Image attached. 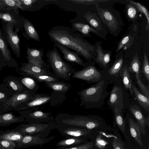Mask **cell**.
Returning a JSON list of instances; mask_svg holds the SVG:
<instances>
[{
  "instance_id": "ab89813d",
  "label": "cell",
  "mask_w": 149,
  "mask_h": 149,
  "mask_svg": "<svg viewBox=\"0 0 149 149\" xmlns=\"http://www.w3.org/2000/svg\"><path fill=\"white\" fill-rule=\"evenodd\" d=\"M128 1L130 3L133 4L139 11L145 15L147 20V24L146 27V30L148 31L149 30V13L147 9L144 6L139 3L131 0Z\"/></svg>"
},
{
  "instance_id": "484cf974",
  "label": "cell",
  "mask_w": 149,
  "mask_h": 149,
  "mask_svg": "<svg viewBox=\"0 0 149 149\" xmlns=\"http://www.w3.org/2000/svg\"><path fill=\"white\" fill-rule=\"evenodd\" d=\"M128 67L127 64L124 66L119 74V77H120L121 78V80L124 87L127 91H129L132 97L135 99L132 90L133 84L132 80Z\"/></svg>"
},
{
  "instance_id": "681fc988",
  "label": "cell",
  "mask_w": 149,
  "mask_h": 149,
  "mask_svg": "<svg viewBox=\"0 0 149 149\" xmlns=\"http://www.w3.org/2000/svg\"><path fill=\"white\" fill-rule=\"evenodd\" d=\"M112 144L113 149H124L123 145L118 142L115 138H113Z\"/></svg>"
},
{
  "instance_id": "8992f818",
  "label": "cell",
  "mask_w": 149,
  "mask_h": 149,
  "mask_svg": "<svg viewBox=\"0 0 149 149\" xmlns=\"http://www.w3.org/2000/svg\"><path fill=\"white\" fill-rule=\"evenodd\" d=\"M72 77L85 81L87 83H96L103 80H111L115 82L108 75L106 70L98 69L93 61L88 62L82 69L75 71Z\"/></svg>"
},
{
  "instance_id": "7dc6e473",
  "label": "cell",
  "mask_w": 149,
  "mask_h": 149,
  "mask_svg": "<svg viewBox=\"0 0 149 149\" xmlns=\"http://www.w3.org/2000/svg\"><path fill=\"white\" fill-rule=\"evenodd\" d=\"M20 8L22 10H26L31 7L34 3L37 1L36 0H19Z\"/></svg>"
},
{
  "instance_id": "4316f807",
  "label": "cell",
  "mask_w": 149,
  "mask_h": 149,
  "mask_svg": "<svg viewBox=\"0 0 149 149\" xmlns=\"http://www.w3.org/2000/svg\"><path fill=\"white\" fill-rule=\"evenodd\" d=\"M21 17L25 31L23 33V36L28 39L31 38L37 41H39V35L32 23L23 16Z\"/></svg>"
},
{
  "instance_id": "b9f144b4",
  "label": "cell",
  "mask_w": 149,
  "mask_h": 149,
  "mask_svg": "<svg viewBox=\"0 0 149 149\" xmlns=\"http://www.w3.org/2000/svg\"><path fill=\"white\" fill-rule=\"evenodd\" d=\"M141 72L144 75L148 82H149V63L146 53L144 54L143 66Z\"/></svg>"
},
{
  "instance_id": "83f0119b",
  "label": "cell",
  "mask_w": 149,
  "mask_h": 149,
  "mask_svg": "<svg viewBox=\"0 0 149 149\" xmlns=\"http://www.w3.org/2000/svg\"><path fill=\"white\" fill-rule=\"evenodd\" d=\"M25 135L15 129L0 131V139L13 141L16 143L21 140Z\"/></svg>"
},
{
  "instance_id": "7a4b0ae2",
  "label": "cell",
  "mask_w": 149,
  "mask_h": 149,
  "mask_svg": "<svg viewBox=\"0 0 149 149\" xmlns=\"http://www.w3.org/2000/svg\"><path fill=\"white\" fill-rule=\"evenodd\" d=\"M113 82L111 80H102L78 92L81 100L80 106L87 109L102 106L110 93L107 90V86Z\"/></svg>"
},
{
  "instance_id": "ffe728a7",
  "label": "cell",
  "mask_w": 149,
  "mask_h": 149,
  "mask_svg": "<svg viewBox=\"0 0 149 149\" xmlns=\"http://www.w3.org/2000/svg\"><path fill=\"white\" fill-rule=\"evenodd\" d=\"M36 93H31L27 91L16 93L10 97L4 103L12 110L19 104L33 98Z\"/></svg>"
},
{
  "instance_id": "d4e9b609",
  "label": "cell",
  "mask_w": 149,
  "mask_h": 149,
  "mask_svg": "<svg viewBox=\"0 0 149 149\" xmlns=\"http://www.w3.org/2000/svg\"><path fill=\"white\" fill-rule=\"evenodd\" d=\"M25 121L23 116H16L12 112L0 114V127L9 126L12 124L21 123Z\"/></svg>"
},
{
  "instance_id": "277c9868",
  "label": "cell",
  "mask_w": 149,
  "mask_h": 149,
  "mask_svg": "<svg viewBox=\"0 0 149 149\" xmlns=\"http://www.w3.org/2000/svg\"><path fill=\"white\" fill-rule=\"evenodd\" d=\"M114 83L110 92L107 105L112 111L116 109L123 115L131 105L129 96L120 77Z\"/></svg>"
},
{
  "instance_id": "d590c367",
  "label": "cell",
  "mask_w": 149,
  "mask_h": 149,
  "mask_svg": "<svg viewBox=\"0 0 149 149\" xmlns=\"http://www.w3.org/2000/svg\"><path fill=\"white\" fill-rule=\"evenodd\" d=\"M20 8L19 0H0V9L8 11Z\"/></svg>"
},
{
  "instance_id": "f35d334b",
  "label": "cell",
  "mask_w": 149,
  "mask_h": 149,
  "mask_svg": "<svg viewBox=\"0 0 149 149\" xmlns=\"http://www.w3.org/2000/svg\"><path fill=\"white\" fill-rule=\"evenodd\" d=\"M14 94L4 84H0V103H4Z\"/></svg>"
},
{
  "instance_id": "603a6c76",
  "label": "cell",
  "mask_w": 149,
  "mask_h": 149,
  "mask_svg": "<svg viewBox=\"0 0 149 149\" xmlns=\"http://www.w3.org/2000/svg\"><path fill=\"white\" fill-rule=\"evenodd\" d=\"M129 109L137 120L142 133L145 134V127L146 125L149 126V116L145 117L143 115L140 108L136 104H131Z\"/></svg>"
},
{
  "instance_id": "5bb4252c",
  "label": "cell",
  "mask_w": 149,
  "mask_h": 149,
  "mask_svg": "<svg viewBox=\"0 0 149 149\" xmlns=\"http://www.w3.org/2000/svg\"><path fill=\"white\" fill-rule=\"evenodd\" d=\"M16 71L19 74L24 76H30L32 75L54 74L46 68L28 63H23L20 66L16 68Z\"/></svg>"
},
{
  "instance_id": "52a82bcc",
  "label": "cell",
  "mask_w": 149,
  "mask_h": 149,
  "mask_svg": "<svg viewBox=\"0 0 149 149\" xmlns=\"http://www.w3.org/2000/svg\"><path fill=\"white\" fill-rule=\"evenodd\" d=\"M56 124L54 122L40 123H21L15 129L25 135L47 138L51 131L56 129Z\"/></svg>"
},
{
  "instance_id": "ac0fdd59",
  "label": "cell",
  "mask_w": 149,
  "mask_h": 149,
  "mask_svg": "<svg viewBox=\"0 0 149 149\" xmlns=\"http://www.w3.org/2000/svg\"><path fill=\"white\" fill-rule=\"evenodd\" d=\"M0 19L13 24L17 33L23 27L22 19L17 10H12L5 13H0Z\"/></svg>"
},
{
  "instance_id": "bcb514c9",
  "label": "cell",
  "mask_w": 149,
  "mask_h": 149,
  "mask_svg": "<svg viewBox=\"0 0 149 149\" xmlns=\"http://www.w3.org/2000/svg\"><path fill=\"white\" fill-rule=\"evenodd\" d=\"M127 13L130 18L132 19L135 18L137 15V10L135 7L132 4H128Z\"/></svg>"
},
{
  "instance_id": "44dd1931",
  "label": "cell",
  "mask_w": 149,
  "mask_h": 149,
  "mask_svg": "<svg viewBox=\"0 0 149 149\" xmlns=\"http://www.w3.org/2000/svg\"><path fill=\"white\" fill-rule=\"evenodd\" d=\"M54 47H57L63 54V57L67 61L76 63L83 67L87 64L88 62H84L83 60L74 52L71 51L67 48L56 42H54Z\"/></svg>"
},
{
  "instance_id": "f1b7e54d",
  "label": "cell",
  "mask_w": 149,
  "mask_h": 149,
  "mask_svg": "<svg viewBox=\"0 0 149 149\" xmlns=\"http://www.w3.org/2000/svg\"><path fill=\"white\" fill-rule=\"evenodd\" d=\"M72 29L74 31H78L84 36L89 37L90 33L92 32L96 35H99L98 32L93 27L85 24L77 22L73 23Z\"/></svg>"
},
{
  "instance_id": "2e32d148",
  "label": "cell",
  "mask_w": 149,
  "mask_h": 149,
  "mask_svg": "<svg viewBox=\"0 0 149 149\" xmlns=\"http://www.w3.org/2000/svg\"><path fill=\"white\" fill-rule=\"evenodd\" d=\"M44 49H39L27 47L26 58L28 63L49 70V66L42 59Z\"/></svg>"
},
{
  "instance_id": "7402d4cb",
  "label": "cell",
  "mask_w": 149,
  "mask_h": 149,
  "mask_svg": "<svg viewBox=\"0 0 149 149\" xmlns=\"http://www.w3.org/2000/svg\"><path fill=\"white\" fill-rule=\"evenodd\" d=\"M95 5L98 14L103 22L110 30H116L118 28V23L113 15L108 10L100 8L97 3Z\"/></svg>"
},
{
  "instance_id": "3957f363",
  "label": "cell",
  "mask_w": 149,
  "mask_h": 149,
  "mask_svg": "<svg viewBox=\"0 0 149 149\" xmlns=\"http://www.w3.org/2000/svg\"><path fill=\"white\" fill-rule=\"evenodd\" d=\"M57 124L85 128L90 130L98 127L101 125V120L93 115H72L61 113L54 118Z\"/></svg>"
},
{
  "instance_id": "d6986e66",
  "label": "cell",
  "mask_w": 149,
  "mask_h": 149,
  "mask_svg": "<svg viewBox=\"0 0 149 149\" xmlns=\"http://www.w3.org/2000/svg\"><path fill=\"white\" fill-rule=\"evenodd\" d=\"M0 50L4 58L6 65L11 68H15L19 66L16 61L12 56L11 51L8 48V44L4 38L0 26Z\"/></svg>"
},
{
  "instance_id": "7c38bea8",
  "label": "cell",
  "mask_w": 149,
  "mask_h": 149,
  "mask_svg": "<svg viewBox=\"0 0 149 149\" xmlns=\"http://www.w3.org/2000/svg\"><path fill=\"white\" fill-rule=\"evenodd\" d=\"M101 42H97L94 45L97 55L93 59V61L99 65L102 70H107L112 65L111 57L112 51H106L101 46Z\"/></svg>"
},
{
  "instance_id": "4dcf8cb0",
  "label": "cell",
  "mask_w": 149,
  "mask_h": 149,
  "mask_svg": "<svg viewBox=\"0 0 149 149\" xmlns=\"http://www.w3.org/2000/svg\"><path fill=\"white\" fill-rule=\"evenodd\" d=\"M130 133L132 137L140 145L143 146V144L141 137V132L137 122H135L131 118L128 119Z\"/></svg>"
},
{
  "instance_id": "c3c4849f",
  "label": "cell",
  "mask_w": 149,
  "mask_h": 149,
  "mask_svg": "<svg viewBox=\"0 0 149 149\" xmlns=\"http://www.w3.org/2000/svg\"><path fill=\"white\" fill-rule=\"evenodd\" d=\"M69 1H72L77 4L88 5L95 3L100 2L107 1V0H69Z\"/></svg>"
},
{
  "instance_id": "60d3db41",
  "label": "cell",
  "mask_w": 149,
  "mask_h": 149,
  "mask_svg": "<svg viewBox=\"0 0 149 149\" xmlns=\"http://www.w3.org/2000/svg\"><path fill=\"white\" fill-rule=\"evenodd\" d=\"M133 40V37L130 36L125 37L119 43L116 49V53L117 54L119 52V51L123 48L126 49L128 46L130 45L131 42H132Z\"/></svg>"
},
{
  "instance_id": "30bf717a",
  "label": "cell",
  "mask_w": 149,
  "mask_h": 149,
  "mask_svg": "<svg viewBox=\"0 0 149 149\" xmlns=\"http://www.w3.org/2000/svg\"><path fill=\"white\" fill-rule=\"evenodd\" d=\"M130 73H134L137 83L139 86L141 93L149 98V86H146L141 78V63L139 57L136 54L132 58L130 65L128 66Z\"/></svg>"
},
{
  "instance_id": "e575fe53",
  "label": "cell",
  "mask_w": 149,
  "mask_h": 149,
  "mask_svg": "<svg viewBox=\"0 0 149 149\" xmlns=\"http://www.w3.org/2000/svg\"><path fill=\"white\" fill-rule=\"evenodd\" d=\"M84 17L95 29L96 30H102L100 20L96 14L89 12L84 15Z\"/></svg>"
},
{
  "instance_id": "d6a6232c",
  "label": "cell",
  "mask_w": 149,
  "mask_h": 149,
  "mask_svg": "<svg viewBox=\"0 0 149 149\" xmlns=\"http://www.w3.org/2000/svg\"><path fill=\"white\" fill-rule=\"evenodd\" d=\"M132 90L139 104L147 111L149 112V98L142 94L133 85Z\"/></svg>"
},
{
  "instance_id": "f546056e",
  "label": "cell",
  "mask_w": 149,
  "mask_h": 149,
  "mask_svg": "<svg viewBox=\"0 0 149 149\" xmlns=\"http://www.w3.org/2000/svg\"><path fill=\"white\" fill-rule=\"evenodd\" d=\"M20 82L24 85L27 91L36 93L39 88L37 81L34 78L29 76H22L18 77Z\"/></svg>"
},
{
  "instance_id": "7bdbcfd3",
  "label": "cell",
  "mask_w": 149,
  "mask_h": 149,
  "mask_svg": "<svg viewBox=\"0 0 149 149\" xmlns=\"http://www.w3.org/2000/svg\"><path fill=\"white\" fill-rule=\"evenodd\" d=\"M93 146V143L90 142L84 143L74 146L59 147L56 149H92Z\"/></svg>"
},
{
  "instance_id": "ba28073f",
  "label": "cell",
  "mask_w": 149,
  "mask_h": 149,
  "mask_svg": "<svg viewBox=\"0 0 149 149\" xmlns=\"http://www.w3.org/2000/svg\"><path fill=\"white\" fill-rule=\"evenodd\" d=\"M2 31L4 38L16 56L20 58L21 50L20 38L17 32L14 30L13 24L2 21Z\"/></svg>"
},
{
  "instance_id": "e0dca14e",
  "label": "cell",
  "mask_w": 149,
  "mask_h": 149,
  "mask_svg": "<svg viewBox=\"0 0 149 149\" xmlns=\"http://www.w3.org/2000/svg\"><path fill=\"white\" fill-rule=\"evenodd\" d=\"M126 64L123 52H119L117 53L113 63L106 70L108 74L116 81L119 78L120 71Z\"/></svg>"
},
{
  "instance_id": "74e56055",
  "label": "cell",
  "mask_w": 149,
  "mask_h": 149,
  "mask_svg": "<svg viewBox=\"0 0 149 149\" xmlns=\"http://www.w3.org/2000/svg\"><path fill=\"white\" fill-rule=\"evenodd\" d=\"M29 77L34 79L37 82H53L60 81V79L57 78L54 74L32 75Z\"/></svg>"
},
{
  "instance_id": "5b68a950",
  "label": "cell",
  "mask_w": 149,
  "mask_h": 149,
  "mask_svg": "<svg viewBox=\"0 0 149 149\" xmlns=\"http://www.w3.org/2000/svg\"><path fill=\"white\" fill-rule=\"evenodd\" d=\"M46 57L48 65L56 77L66 81L71 79L75 68L63 60L56 47H54L53 49L47 51Z\"/></svg>"
},
{
  "instance_id": "8d00e7d4",
  "label": "cell",
  "mask_w": 149,
  "mask_h": 149,
  "mask_svg": "<svg viewBox=\"0 0 149 149\" xmlns=\"http://www.w3.org/2000/svg\"><path fill=\"white\" fill-rule=\"evenodd\" d=\"M113 113L114 122L119 129L125 133L126 123L122 113L116 109L113 111Z\"/></svg>"
},
{
  "instance_id": "6da1fadb",
  "label": "cell",
  "mask_w": 149,
  "mask_h": 149,
  "mask_svg": "<svg viewBox=\"0 0 149 149\" xmlns=\"http://www.w3.org/2000/svg\"><path fill=\"white\" fill-rule=\"evenodd\" d=\"M48 35L53 42L74 50L87 62L93 61L97 55L95 46L69 27L60 25L54 26L49 31Z\"/></svg>"
},
{
  "instance_id": "8fae6325",
  "label": "cell",
  "mask_w": 149,
  "mask_h": 149,
  "mask_svg": "<svg viewBox=\"0 0 149 149\" xmlns=\"http://www.w3.org/2000/svg\"><path fill=\"white\" fill-rule=\"evenodd\" d=\"M52 96L44 94L37 93L33 98L16 106L13 110L18 112L34 107H38L49 102Z\"/></svg>"
},
{
  "instance_id": "816d5d0a",
  "label": "cell",
  "mask_w": 149,
  "mask_h": 149,
  "mask_svg": "<svg viewBox=\"0 0 149 149\" xmlns=\"http://www.w3.org/2000/svg\"><path fill=\"white\" fill-rule=\"evenodd\" d=\"M6 66V61L2 53L0 50V70Z\"/></svg>"
},
{
  "instance_id": "4fadbf2b",
  "label": "cell",
  "mask_w": 149,
  "mask_h": 149,
  "mask_svg": "<svg viewBox=\"0 0 149 149\" xmlns=\"http://www.w3.org/2000/svg\"><path fill=\"white\" fill-rule=\"evenodd\" d=\"M56 124V129L61 135L66 138L74 137L82 139V137L86 136L91 133L90 130L85 128Z\"/></svg>"
},
{
  "instance_id": "9a60e30c",
  "label": "cell",
  "mask_w": 149,
  "mask_h": 149,
  "mask_svg": "<svg viewBox=\"0 0 149 149\" xmlns=\"http://www.w3.org/2000/svg\"><path fill=\"white\" fill-rule=\"evenodd\" d=\"M55 138V136L43 138L38 136L26 135L21 140L16 143V148H27L38 145L42 146L49 143Z\"/></svg>"
},
{
  "instance_id": "f6af8a7d",
  "label": "cell",
  "mask_w": 149,
  "mask_h": 149,
  "mask_svg": "<svg viewBox=\"0 0 149 149\" xmlns=\"http://www.w3.org/2000/svg\"><path fill=\"white\" fill-rule=\"evenodd\" d=\"M16 147V143L14 142L0 139V149H15Z\"/></svg>"
},
{
  "instance_id": "f907efd6",
  "label": "cell",
  "mask_w": 149,
  "mask_h": 149,
  "mask_svg": "<svg viewBox=\"0 0 149 149\" xmlns=\"http://www.w3.org/2000/svg\"><path fill=\"white\" fill-rule=\"evenodd\" d=\"M11 111V109L7 106L4 102L0 103V114Z\"/></svg>"
},
{
  "instance_id": "ee69618b",
  "label": "cell",
  "mask_w": 149,
  "mask_h": 149,
  "mask_svg": "<svg viewBox=\"0 0 149 149\" xmlns=\"http://www.w3.org/2000/svg\"><path fill=\"white\" fill-rule=\"evenodd\" d=\"M102 137L101 134H99L95 139V146L99 149H105L106 146L109 144L108 141Z\"/></svg>"
},
{
  "instance_id": "9c48e42d",
  "label": "cell",
  "mask_w": 149,
  "mask_h": 149,
  "mask_svg": "<svg viewBox=\"0 0 149 149\" xmlns=\"http://www.w3.org/2000/svg\"><path fill=\"white\" fill-rule=\"evenodd\" d=\"M19 113L24 116L27 123H40L53 122L54 118L50 112H44L38 107L22 111Z\"/></svg>"
},
{
  "instance_id": "f5cc1de1",
  "label": "cell",
  "mask_w": 149,
  "mask_h": 149,
  "mask_svg": "<svg viewBox=\"0 0 149 149\" xmlns=\"http://www.w3.org/2000/svg\"><path fill=\"white\" fill-rule=\"evenodd\" d=\"M147 149H149V146L148 147V148H147Z\"/></svg>"
},
{
  "instance_id": "1f68e13d",
  "label": "cell",
  "mask_w": 149,
  "mask_h": 149,
  "mask_svg": "<svg viewBox=\"0 0 149 149\" xmlns=\"http://www.w3.org/2000/svg\"><path fill=\"white\" fill-rule=\"evenodd\" d=\"M45 84L53 91L66 93L71 87L70 84L62 81L44 83Z\"/></svg>"
},
{
  "instance_id": "cb8c5ba5",
  "label": "cell",
  "mask_w": 149,
  "mask_h": 149,
  "mask_svg": "<svg viewBox=\"0 0 149 149\" xmlns=\"http://www.w3.org/2000/svg\"><path fill=\"white\" fill-rule=\"evenodd\" d=\"M3 82L14 94L27 91L24 85L19 81L18 77L8 75L3 79Z\"/></svg>"
},
{
  "instance_id": "836d02e7",
  "label": "cell",
  "mask_w": 149,
  "mask_h": 149,
  "mask_svg": "<svg viewBox=\"0 0 149 149\" xmlns=\"http://www.w3.org/2000/svg\"><path fill=\"white\" fill-rule=\"evenodd\" d=\"M84 140L78 138L74 137H67L61 140L56 144L58 147H69L74 146L84 143Z\"/></svg>"
}]
</instances>
